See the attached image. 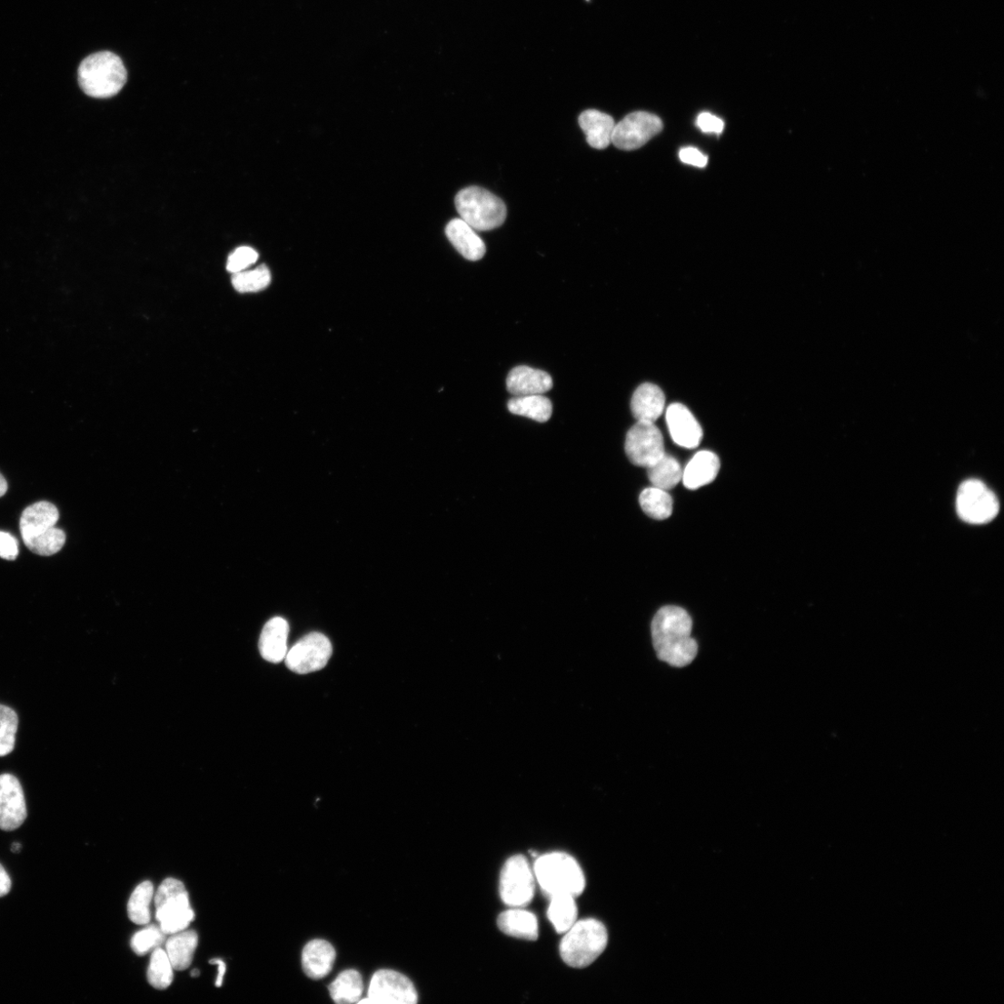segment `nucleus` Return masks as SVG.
Returning <instances> with one entry per match:
<instances>
[{
  "label": "nucleus",
  "mask_w": 1004,
  "mask_h": 1004,
  "mask_svg": "<svg viewBox=\"0 0 1004 1004\" xmlns=\"http://www.w3.org/2000/svg\"><path fill=\"white\" fill-rule=\"evenodd\" d=\"M154 903L155 917L166 936L184 931L194 920L188 893L179 880L166 879L157 890Z\"/></svg>",
  "instance_id": "obj_7"
},
{
  "label": "nucleus",
  "mask_w": 1004,
  "mask_h": 1004,
  "mask_svg": "<svg viewBox=\"0 0 1004 1004\" xmlns=\"http://www.w3.org/2000/svg\"><path fill=\"white\" fill-rule=\"evenodd\" d=\"M648 472L653 487L666 492L676 487L682 477L680 463L666 454L649 467Z\"/></svg>",
  "instance_id": "obj_28"
},
{
  "label": "nucleus",
  "mask_w": 1004,
  "mask_h": 1004,
  "mask_svg": "<svg viewBox=\"0 0 1004 1004\" xmlns=\"http://www.w3.org/2000/svg\"><path fill=\"white\" fill-rule=\"evenodd\" d=\"M446 234L451 244L465 259L475 262L485 256L487 250L484 241L463 220L451 221L446 227Z\"/></svg>",
  "instance_id": "obj_20"
},
{
  "label": "nucleus",
  "mask_w": 1004,
  "mask_h": 1004,
  "mask_svg": "<svg viewBox=\"0 0 1004 1004\" xmlns=\"http://www.w3.org/2000/svg\"><path fill=\"white\" fill-rule=\"evenodd\" d=\"M664 407L665 395L662 390L653 383L640 385L631 402V413L637 422L655 423L663 413Z\"/></svg>",
  "instance_id": "obj_19"
},
{
  "label": "nucleus",
  "mask_w": 1004,
  "mask_h": 1004,
  "mask_svg": "<svg viewBox=\"0 0 1004 1004\" xmlns=\"http://www.w3.org/2000/svg\"><path fill=\"white\" fill-rule=\"evenodd\" d=\"M80 88L90 97L104 99L116 95L127 82L122 59L110 52L88 56L77 71Z\"/></svg>",
  "instance_id": "obj_4"
},
{
  "label": "nucleus",
  "mask_w": 1004,
  "mask_h": 1004,
  "mask_svg": "<svg viewBox=\"0 0 1004 1004\" xmlns=\"http://www.w3.org/2000/svg\"><path fill=\"white\" fill-rule=\"evenodd\" d=\"M258 258V253L253 248L240 247L230 254L226 267L233 273L243 272L254 264Z\"/></svg>",
  "instance_id": "obj_35"
},
{
  "label": "nucleus",
  "mask_w": 1004,
  "mask_h": 1004,
  "mask_svg": "<svg viewBox=\"0 0 1004 1004\" xmlns=\"http://www.w3.org/2000/svg\"><path fill=\"white\" fill-rule=\"evenodd\" d=\"M461 219L477 231H490L502 225L507 210L503 201L477 186L464 188L455 198Z\"/></svg>",
  "instance_id": "obj_6"
},
{
  "label": "nucleus",
  "mask_w": 1004,
  "mask_h": 1004,
  "mask_svg": "<svg viewBox=\"0 0 1004 1004\" xmlns=\"http://www.w3.org/2000/svg\"><path fill=\"white\" fill-rule=\"evenodd\" d=\"M640 505L649 516L664 520L672 512V499L666 491L652 487L642 491L640 495Z\"/></svg>",
  "instance_id": "obj_30"
},
{
  "label": "nucleus",
  "mask_w": 1004,
  "mask_h": 1004,
  "mask_svg": "<svg viewBox=\"0 0 1004 1004\" xmlns=\"http://www.w3.org/2000/svg\"><path fill=\"white\" fill-rule=\"evenodd\" d=\"M958 515L967 523L984 525L999 513V503L996 495L977 479H970L959 486L956 498Z\"/></svg>",
  "instance_id": "obj_8"
},
{
  "label": "nucleus",
  "mask_w": 1004,
  "mask_h": 1004,
  "mask_svg": "<svg viewBox=\"0 0 1004 1004\" xmlns=\"http://www.w3.org/2000/svg\"><path fill=\"white\" fill-rule=\"evenodd\" d=\"M60 513L49 502H38L28 506L20 519V532L25 546L40 556L59 552L65 544L66 535L57 528Z\"/></svg>",
  "instance_id": "obj_2"
},
{
  "label": "nucleus",
  "mask_w": 1004,
  "mask_h": 1004,
  "mask_svg": "<svg viewBox=\"0 0 1004 1004\" xmlns=\"http://www.w3.org/2000/svg\"><path fill=\"white\" fill-rule=\"evenodd\" d=\"M535 874L524 856L510 858L504 864L500 880L502 901L511 908H524L535 895Z\"/></svg>",
  "instance_id": "obj_9"
},
{
  "label": "nucleus",
  "mask_w": 1004,
  "mask_h": 1004,
  "mask_svg": "<svg viewBox=\"0 0 1004 1004\" xmlns=\"http://www.w3.org/2000/svg\"><path fill=\"white\" fill-rule=\"evenodd\" d=\"M579 124L592 148L605 149L612 144L616 124L611 115L590 109L580 115Z\"/></svg>",
  "instance_id": "obj_21"
},
{
  "label": "nucleus",
  "mask_w": 1004,
  "mask_h": 1004,
  "mask_svg": "<svg viewBox=\"0 0 1004 1004\" xmlns=\"http://www.w3.org/2000/svg\"><path fill=\"white\" fill-rule=\"evenodd\" d=\"M357 1003H372V1001H371V999H369V998L367 997L366 999H361V1000H359V1001H358Z\"/></svg>",
  "instance_id": "obj_44"
},
{
  "label": "nucleus",
  "mask_w": 1004,
  "mask_h": 1004,
  "mask_svg": "<svg viewBox=\"0 0 1004 1004\" xmlns=\"http://www.w3.org/2000/svg\"><path fill=\"white\" fill-rule=\"evenodd\" d=\"M534 874L548 899L558 896L574 898L585 889V876L574 858L561 852L540 857L534 865Z\"/></svg>",
  "instance_id": "obj_3"
},
{
  "label": "nucleus",
  "mask_w": 1004,
  "mask_h": 1004,
  "mask_svg": "<svg viewBox=\"0 0 1004 1004\" xmlns=\"http://www.w3.org/2000/svg\"><path fill=\"white\" fill-rule=\"evenodd\" d=\"M697 126L702 133L721 134L724 132L725 123L720 117L703 112L698 116Z\"/></svg>",
  "instance_id": "obj_36"
},
{
  "label": "nucleus",
  "mask_w": 1004,
  "mask_h": 1004,
  "mask_svg": "<svg viewBox=\"0 0 1004 1004\" xmlns=\"http://www.w3.org/2000/svg\"><path fill=\"white\" fill-rule=\"evenodd\" d=\"M17 540L10 533L0 532V558L14 561L18 557Z\"/></svg>",
  "instance_id": "obj_38"
},
{
  "label": "nucleus",
  "mask_w": 1004,
  "mask_h": 1004,
  "mask_svg": "<svg viewBox=\"0 0 1004 1004\" xmlns=\"http://www.w3.org/2000/svg\"><path fill=\"white\" fill-rule=\"evenodd\" d=\"M506 385L513 396L543 394L552 388V379L545 372L519 366L511 371Z\"/></svg>",
  "instance_id": "obj_18"
},
{
  "label": "nucleus",
  "mask_w": 1004,
  "mask_h": 1004,
  "mask_svg": "<svg viewBox=\"0 0 1004 1004\" xmlns=\"http://www.w3.org/2000/svg\"><path fill=\"white\" fill-rule=\"evenodd\" d=\"M210 962L212 963V965H218L219 966V975H218V978L216 979L215 986L220 988L223 985L224 977V974H225V971H226L225 963L223 959H214L211 960Z\"/></svg>",
  "instance_id": "obj_40"
},
{
  "label": "nucleus",
  "mask_w": 1004,
  "mask_h": 1004,
  "mask_svg": "<svg viewBox=\"0 0 1004 1004\" xmlns=\"http://www.w3.org/2000/svg\"><path fill=\"white\" fill-rule=\"evenodd\" d=\"M662 130L663 124L658 115L648 112H634L615 125L612 144L621 150H636L644 146Z\"/></svg>",
  "instance_id": "obj_12"
},
{
  "label": "nucleus",
  "mask_w": 1004,
  "mask_h": 1004,
  "mask_svg": "<svg viewBox=\"0 0 1004 1004\" xmlns=\"http://www.w3.org/2000/svg\"><path fill=\"white\" fill-rule=\"evenodd\" d=\"M8 492V482L5 477L0 473V498L4 497Z\"/></svg>",
  "instance_id": "obj_41"
},
{
  "label": "nucleus",
  "mask_w": 1004,
  "mask_h": 1004,
  "mask_svg": "<svg viewBox=\"0 0 1004 1004\" xmlns=\"http://www.w3.org/2000/svg\"><path fill=\"white\" fill-rule=\"evenodd\" d=\"M21 850H22L21 843H19V842H14L13 843L12 851L14 853H19L21 851Z\"/></svg>",
  "instance_id": "obj_42"
},
{
  "label": "nucleus",
  "mask_w": 1004,
  "mask_h": 1004,
  "mask_svg": "<svg viewBox=\"0 0 1004 1004\" xmlns=\"http://www.w3.org/2000/svg\"><path fill=\"white\" fill-rule=\"evenodd\" d=\"M679 157L682 164L698 168H705L708 164V156L694 147L681 149Z\"/></svg>",
  "instance_id": "obj_37"
},
{
  "label": "nucleus",
  "mask_w": 1004,
  "mask_h": 1004,
  "mask_svg": "<svg viewBox=\"0 0 1004 1004\" xmlns=\"http://www.w3.org/2000/svg\"><path fill=\"white\" fill-rule=\"evenodd\" d=\"M12 889V880L7 871L0 864V898L7 896Z\"/></svg>",
  "instance_id": "obj_39"
},
{
  "label": "nucleus",
  "mask_w": 1004,
  "mask_h": 1004,
  "mask_svg": "<svg viewBox=\"0 0 1004 1004\" xmlns=\"http://www.w3.org/2000/svg\"><path fill=\"white\" fill-rule=\"evenodd\" d=\"M691 633L692 620L684 609L667 606L660 610L651 624L658 659L677 668L691 664L699 651Z\"/></svg>",
  "instance_id": "obj_1"
},
{
  "label": "nucleus",
  "mask_w": 1004,
  "mask_h": 1004,
  "mask_svg": "<svg viewBox=\"0 0 1004 1004\" xmlns=\"http://www.w3.org/2000/svg\"><path fill=\"white\" fill-rule=\"evenodd\" d=\"M508 410L514 415L530 418L539 422H548L552 414V405L543 394L513 396L508 402Z\"/></svg>",
  "instance_id": "obj_24"
},
{
  "label": "nucleus",
  "mask_w": 1004,
  "mask_h": 1004,
  "mask_svg": "<svg viewBox=\"0 0 1004 1004\" xmlns=\"http://www.w3.org/2000/svg\"><path fill=\"white\" fill-rule=\"evenodd\" d=\"M720 470L718 456L711 452L697 453L686 469L682 471V483L689 490L695 491L711 483Z\"/></svg>",
  "instance_id": "obj_22"
},
{
  "label": "nucleus",
  "mask_w": 1004,
  "mask_h": 1004,
  "mask_svg": "<svg viewBox=\"0 0 1004 1004\" xmlns=\"http://www.w3.org/2000/svg\"><path fill=\"white\" fill-rule=\"evenodd\" d=\"M332 655L333 645L329 638L320 632H311L288 651L285 661L291 671L307 674L325 668Z\"/></svg>",
  "instance_id": "obj_11"
},
{
  "label": "nucleus",
  "mask_w": 1004,
  "mask_h": 1004,
  "mask_svg": "<svg viewBox=\"0 0 1004 1004\" xmlns=\"http://www.w3.org/2000/svg\"><path fill=\"white\" fill-rule=\"evenodd\" d=\"M289 623L283 618H273L264 625L260 637L259 650L265 661L272 663L285 661L289 651Z\"/></svg>",
  "instance_id": "obj_16"
},
{
  "label": "nucleus",
  "mask_w": 1004,
  "mask_h": 1004,
  "mask_svg": "<svg viewBox=\"0 0 1004 1004\" xmlns=\"http://www.w3.org/2000/svg\"><path fill=\"white\" fill-rule=\"evenodd\" d=\"M199 975H200V972L197 969L193 970L192 973H191L192 978H197Z\"/></svg>",
  "instance_id": "obj_43"
},
{
  "label": "nucleus",
  "mask_w": 1004,
  "mask_h": 1004,
  "mask_svg": "<svg viewBox=\"0 0 1004 1004\" xmlns=\"http://www.w3.org/2000/svg\"><path fill=\"white\" fill-rule=\"evenodd\" d=\"M197 944L198 936L193 930L172 935L166 943V952L174 969L184 971L191 966Z\"/></svg>",
  "instance_id": "obj_25"
},
{
  "label": "nucleus",
  "mask_w": 1004,
  "mask_h": 1004,
  "mask_svg": "<svg viewBox=\"0 0 1004 1004\" xmlns=\"http://www.w3.org/2000/svg\"><path fill=\"white\" fill-rule=\"evenodd\" d=\"M625 452L631 463L649 468L665 455L663 436L654 422H637L626 435Z\"/></svg>",
  "instance_id": "obj_10"
},
{
  "label": "nucleus",
  "mask_w": 1004,
  "mask_h": 1004,
  "mask_svg": "<svg viewBox=\"0 0 1004 1004\" xmlns=\"http://www.w3.org/2000/svg\"><path fill=\"white\" fill-rule=\"evenodd\" d=\"M368 998L373 1004H416L419 1000L412 980L389 969H381L373 976Z\"/></svg>",
  "instance_id": "obj_13"
},
{
  "label": "nucleus",
  "mask_w": 1004,
  "mask_h": 1004,
  "mask_svg": "<svg viewBox=\"0 0 1004 1004\" xmlns=\"http://www.w3.org/2000/svg\"><path fill=\"white\" fill-rule=\"evenodd\" d=\"M148 981L157 989H166L174 980V967L165 950L157 948L153 951L148 969Z\"/></svg>",
  "instance_id": "obj_29"
},
{
  "label": "nucleus",
  "mask_w": 1004,
  "mask_h": 1004,
  "mask_svg": "<svg viewBox=\"0 0 1004 1004\" xmlns=\"http://www.w3.org/2000/svg\"><path fill=\"white\" fill-rule=\"evenodd\" d=\"M565 934L560 944V954L567 965L574 969L591 965L608 946L607 929L595 919L576 921Z\"/></svg>",
  "instance_id": "obj_5"
},
{
  "label": "nucleus",
  "mask_w": 1004,
  "mask_h": 1004,
  "mask_svg": "<svg viewBox=\"0 0 1004 1004\" xmlns=\"http://www.w3.org/2000/svg\"><path fill=\"white\" fill-rule=\"evenodd\" d=\"M666 421L671 438L677 445L695 449L701 444L702 428L686 406L678 403L671 405L666 413Z\"/></svg>",
  "instance_id": "obj_15"
},
{
  "label": "nucleus",
  "mask_w": 1004,
  "mask_h": 1004,
  "mask_svg": "<svg viewBox=\"0 0 1004 1004\" xmlns=\"http://www.w3.org/2000/svg\"><path fill=\"white\" fill-rule=\"evenodd\" d=\"M18 722V716L13 709L0 705V757L7 756L14 751Z\"/></svg>",
  "instance_id": "obj_33"
},
{
  "label": "nucleus",
  "mask_w": 1004,
  "mask_h": 1004,
  "mask_svg": "<svg viewBox=\"0 0 1004 1004\" xmlns=\"http://www.w3.org/2000/svg\"><path fill=\"white\" fill-rule=\"evenodd\" d=\"M329 990L336 1003H357L364 992L363 977L354 969L345 970L330 985Z\"/></svg>",
  "instance_id": "obj_26"
},
{
  "label": "nucleus",
  "mask_w": 1004,
  "mask_h": 1004,
  "mask_svg": "<svg viewBox=\"0 0 1004 1004\" xmlns=\"http://www.w3.org/2000/svg\"><path fill=\"white\" fill-rule=\"evenodd\" d=\"M271 283V273L267 266L261 265L254 270L234 273L232 283L240 293H258L266 289Z\"/></svg>",
  "instance_id": "obj_31"
},
{
  "label": "nucleus",
  "mask_w": 1004,
  "mask_h": 1004,
  "mask_svg": "<svg viewBox=\"0 0 1004 1004\" xmlns=\"http://www.w3.org/2000/svg\"><path fill=\"white\" fill-rule=\"evenodd\" d=\"M26 817L25 800L19 780L10 774L0 776V830H15Z\"/></svg>",
  "instance_id": "obj_14"
},
{
  "label": "nucleus",
  "mask_w": 1004,
  "mask_h": 1004,
  "mask_svg": "<svg viewBox=\"0 0 1004 1004\" xmlns=\"http://www.w3.org/2000/svg\"><path fill=\"white\" fill-rule=\"evenodd\" d=\"M153 895V883L148 880L142 882L134 891L128 904V913L131 920L136 925H146L150 921V904Z\"/></svg>",
  "instance_id": "obj_32"
},
{
  "label": "nucleus",
  "mask_w": 1004,
  "mask_h": 1004,
  "mask_svg": "<svg viewBox=\"0 0 1004 1004\" xmlns=\"http://www.w3.org/2000/svg\"><path fill=\"white\" fill-rule=\"evenodd\" d=\"M165 937L166 935L162 929L151 926L134 936L132 948L136 954L144 956L162 946L165 941Z\"/></svg>",
  "instance_id": "obj_34"
},
{
  "label": "nucleus",
  "mask_w": 1004,
  "mask_h": 1004,
  "mask_svg": "<svg viewBox=\"0 0 1004 1004\" xmlns=\"http://www.w3.org/2000/svg\"><path fill=\"white\" fill-rule=\"evenodd\" d=\"M547 914L557 933H567L577 921L578 908L575 898L558 896L551 899Z\"/></svg>",
  "instance_id": "obj_27"
},
{
  "label": "nucleus",
  "mask_w": 1004,
  "mask_h": 1004,
  "mask_svg": "<svg viewBox=\"0 0 1004 1004\" xmlns=\"http://www.w3.org/2000/svg\"><path fill=\"white\" fill-rule=\"evenodd\" d=\"M335 959L336 950L330 942L313 939L303 948L302 966L308 978L318 980L332 972Z\"/></svg>",
  "instance_id": "obj_17"
},
{
  "label": "nucleus",
  "mask_w": 1004,
  "mask_h": 1004,
  "mask_svg": "<svg viewBox=\"0 0 1004 1004\" xmlns=\"http://www.w3.org/2000/svg\"><path fill=\"white\" fill-rule=\"evenodd\" d=\"M498 927L504 934L530 941L539 937L537 917L522 908H513L502 912L498 919Z\"/></svg>",
  "instance_id": "obj_23"
}]
</instances>
